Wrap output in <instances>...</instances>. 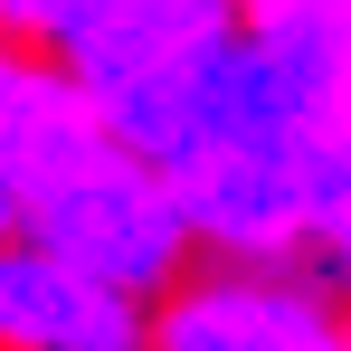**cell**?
I'll list each match as a JSON object with an SVG mask.
<instances>
[{"label":"cell","instance_id":"obj_3","mask_svg":"<svg viewBox=\"0 0 351 351\" xmlns=\"http://www.w3.org/2000/svg\"><path fill=\"white\" fill-rule=\"evenodd\" d=\"M152 351H342V294L313 266L199 256L171 294H152Z\"/></svg>","mask_w":351,"mask_h":351},{"label":"cell","instance_id":"obj_4","mask_svg":"<svg viewBox=\"0 0 351 351\" xmlns=\"http://www.w3.org/2000/svg\"><path fill=\"white\" fill-rule=\"evenodd\" d=\"M0 351H152V304L86 276L48 237H0Z\"/></svg>","mask_w":351,"mask_h":351},{"label":"cell","instance_id":"obj_10","mask_svg":"<svg viewBox=\"0 0 351 351\" xmlns=\"http://www.w3.org/2000/svg\"><path fill=\"white\" fill-rule=\"evenodd\" d=\"M323 10H332V19H342V29H351V0H323Z\"/></svg>","mask_w":351,"mask_h":351},{"label":"cell","instance_id":"obj_2","mask_svg":"<svg viewBox=\"0 0 351 351\" xmlns=\"http://www.w3.org/2000/svg\"><path fill=\"white\" fill-rule=\"evenodd\" d=\"M29 237H48L58 256H76L86 276H105L123 294H171L190 266H199V228H190V199L171 190L162 162H143L133 143H105L86 152L58 190L29 199Z\"/></svg>","mask_w":351,"mask_h":351},{"label":"cell","instance_id":"obj_1","mask_svg":"<svg viewBox=\"0 0 351 351\" xmlns=\"http://www.w3.org/2000/svg\"><path fill=\"white\" fill-rule=\"evenodd\" d=\"M228 38H237L228 0H95L58 58L76 66V86L95 95L105 133L152 162L180 133L190 95L209 86V66H219Z\"/></svg>","mask_w":351,"mask_h":351},{"label":"cell","instance_id":"obj_11","mask_svg":"<svg viewBox=\"0 0 351 351\" xmlns=\"http://www.w3.org/2000/svg\"><path fill=\"white\" fill-rule=\"evenodd\" d=\"M342 351H351V304H342Z\"/></svg>","mask_w":351,"mask_h":351},{"label":"cell","instance_id":"obj_5","mask_svg":"<svg viewBox=\"0 0 351 351\" xmlns=\"http://www.w3.org/2000/svg\"><path fill=\"white\" fill-rule=\"evenodd\" d=\"M114 133L95 114V95L76 86V66L58 48H29V38H0V190L10 209L29 219L38 190H58L86 152H105Z\"/></svg>","mask_w":351,"mask_h":351},{"label":"cell","instance_id":"obj_6","mask_svg":"<svg viewBox=\"0 0 351 351\" xmlns=\"http://www.w3.org/2000/svg\"><path fill=\"white\" fill-rule=\"evenodd\" d=\"M86 10H95V0H0V38H29V48H66Z\"/></svg>","mask_w":351,"mask_h":351},{"label":"cell","instance_id":"obj_9","mask_svg":"<svg viewBox=\"0 0 351 351\" xmlns=\"http://www.w3.org/2000/svg\"><path fill=\"white\" fill-rule=\"evenodd\" d=\"M10 228H19V209H10V190H0V237H10Z\"/></svg>","mask_w":351,"mask_h":351},{"label":"cell","instance_id":"obj_7","mask_svg":"<svg viewBox=\"0 0 351 351\" xmlns=\"http://www.w3.org/2000/svg\"><path fill=\"white\" fill-rule=\"evenodd\" d=\"M313 276H323V285H332V294H342V304H351V209H342V219H332V237L313 247Z\"/></svg>","mask_w":351,"mask_h":351},{"label":"cell","instance_id":"obj_8","mask_svg":"<svg viewBox=\"0 0 351 351\" xmlns=\"http://www.w3.org/2000/svg\"><path fill=\"white\" fill-rule=\"evenodd\" d=\"M237 19H276V10H304V0H228Z\"/></svg>","mask_w":351,"mask_h":351}]
</instances>
